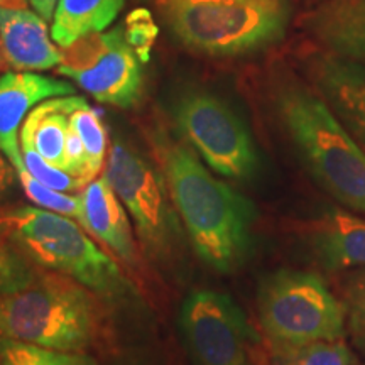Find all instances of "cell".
<instances>
[{"mask_svg": "<svg viewBox=\"0 0 365 365\" xmlns=\"http://www.w3.org/2000/svg\"><path fill=\"white\" fill-rule=\"evenodd\" d=\"M59 0H29V6L33 7V11H36L43 17L44 21L53 19L54 16V9H56Z\"/></svg>", "mask_w": 365, "mask_h": 365, "instance_id": "28", "label": "cell"}, {"mask_svg": "<svg viewBox=\"0 0 365 365\" xmlns=\"http://www.w3.org/2000/svg\"><path fill=\"white\" fill-rule=\"evenodd\" d=\"M17 178H19V182L24 190L27 198L33 202L36 207L49 210V212L61 213V215L70 217L73 220L80 222L81 217V195L75 193H65V191H58L49 188V186L43 185V182L36 180V178L24 170L17 171Z\"/></svg>", "mask_w": 365, "mask_h": 365, "instance_id": "22", "label": "cell"}, {"mask_svg": "<svg viewBox=\"0 0 365 365\" xmlns=\"http://www.w3.org/2000/svg\"><path fill=\"white\" fill-rule=\"evenodd\" d=\"M103 176L134 222L145 252L161 261L171 259L180 247L185 228H181L159 168L130 144L113 139Z\"/></svg>", "mask_w": 365, "mask_h": 365, "instance_id": "7", "label": "cell"}, {"mask_svg": "<svg viewBox=\"0 0 365 365\" xmlns=\"http://www.w3.org/2000/svg\"><path fill=\"white\" fill-rule=\"evenodd\" d=\"M81 195L80 225L107 245L127 266H139V249L132 232L129 213L105 176L90 181Z\"/></svg>", "mask_w": 365, "mask_h": 365, "instance_id": "13", "label": "cell"}, {"mask_svg": "<svg viewBox=\"0 0 365 365\" xmlns=\"http://www.w3.org/2000/svg\"><path fill=\"white\" fill-rule=\"evenodd\" d=\"M21 149L27 171H29L36 180L43 182V185L49 186V188L53 190L65 191V193H80V191L85 188V185L78 180V178L71 176L70 173L59 170V168L44 161L36 150L29 148Z\"/></svg>", "mask_w": 365, "mask_h": 365, "instance_id": "25", "label": "cell"}, {"mask_svg": "<svg viewBox=\"0 0 365 365\" xmlns=\"http://www.w3.org/2000/svg\"><path fill=\"white\" fill-rule=\"evenodd\" d=\"M17 181H19V178H17L16 168L9 161L6 154L0 150V203L9 198V195L16 188Z\"/></svg>", "mask_w": 365, "mask_h": 365, "instance_id": "27", "label": "cell"}, {"mask_svg": "<svg viewBox=\"0 0 365 365\" xmlns=\"http://www.w3.org/2000/svg\"><path fill=\"white\" fill-rule=\"evenodd\" d=\"M0 230L43 271L71 277L100 296L132 291L115 261L70 217L39 207H0Z\"/></svg>", "mask_w": 365, "mask_h": 365, "instance_id": "4", "label": "cell"}, {"mask_svg": "<svg viewBox=\"0 0 365 365\" xmlns=\"http://www.w3.org/2000/svg\"><path fill=\"white\" fill-rule=\"evenodd\" d=\"M308 27L327 51L365 63V0H323Z\"/></svg>", "mask_w": 365, "mask_h": 365, "instance_id": "16", "label": "cell"}, {"mask_svg": "<svg viewBox=\"0 0 365 365\" xmlns=\"http://www.w3.org/2000/svg\"><path fill=\"white\" fill-rule=\"evenodd\" d=\"M124 33L140 61H148L150 48H153L154 39L158 36V29L150 19L149 12L143 11V9H137L132 12L127 19V29Z\"/></svg>", "mask_w": 365, "mask_h": 365, "instance_id": "26", "label": "cell"}, {"mask_svg": "<svg viewBox=\"0 0 365 365\" xmlns=\"http://www.w3.org/2000/svg\"><path fill=\"white\" fill-rule=\"evenodd\" d=\"M149 143L196 255L218 272L235 271L252 245L254 205L213 176L198 154L170 132L154 127Z\"/></svg>", "mask_w": 365, "mask_h": 365, "instance_id": "1", "label": "cell"}, {"mask_svg": "<svg viewBox=\"0 0 365 365\" xmlns=\"http://www.w3.org/2000/svg\"><path fill=\"white\" fill-rule=\"evenodd\" d=\"M345 328L354 345L365 354V267L345 277L341 284Z\"/></svg>", "mask_w": 365, "mask_h": 365, "instance_id": "23", "label": "cell"}, {"mask_svg": "<svg viewBox=\"0 0 365 365\" xmlns=\"http://www.w3.org/2000/svg\"><path fill=\"white\" fill-rule=\"evenodd\" d=\"M125 6V0H59L54 9L51 38L59 48H70L76 41L103 33Z\"/></svg>", "mask_w": 365, "mask_h": 365, "instance_id": "18", "label": "cell"}, {"mask_svg": "<svg viewBox=\"0 0 365 365\" xmlns=\"http://www.w3.org/2000/svg\"><path fill=\"white\" fill-rule=\"evenodd\" d=\"M309 244L328 271L365 267V222L333 210L309 227Z\"/></svg>", "mask_w": 365, "mask_h": 365, "instance_id": "15", "label": "cell"}, {"mask_svg": "<svg viewBox=\"0 0 365 365\" xmlns=\"http://www.w3.org/2000/svg\"><path fill=\"white\" fill-rule=\"evenodd\" d=\"M39 267L31 264L0 230V293L19 289L27 284Z\"/></svg>", "mask_w": 365, "mask_h": 365, "instance_id": "24", "label": "cell"}, {"mask_svg": "<svg viewBox=\"0 0 365 365\" xmlns=\"http://www.w3.org/2000/svg\"><path fill=\"white\" fill-rule=\"evenodd\" d=\"M259 323L269 346L341 340L344 303L313 272L281 269L269 274L257 293Z\"/></svg>", "mask_w": 365, "mask_h": 365, "instance_id": "6", "label": "cell"}, {"mask_svg": "<svg viewBox=\"0 0 365 365\" xmlns=\"http://www.w3.org/2000/svg\"><path fill=\"white\" fill-rule=\"evenodd\" d=\"M29 4V0H0V7L9 9H24Z\"/></svg>", "mask_w": 365, "mask_h": 365, "instance_id": "29", "label": "cell"}, {"mask_svg": "<svg viewBox=\"0 0 365 365\" xmlns=\"http://www.w3.org/2000/svg\"><path fill=\"white\" fill-rule=\"evenodd\" d=\"M7 68H9V65H7L6 58H4L2 46H0V75H2V73H6V71H7Z\"/></svg>", "mask_w": 365, "mask_h": 365, "instance_id": "30", "label": "cell"}, {"mask_svg": "<svg viewBox=\"0 0 365 365\" xmlns=\"http://www.w3.org/2000/svg\"><path fill=\"white\" fill-rule=\"evenodd\" d=\"M185 143L212 171L230 180H249L259 170L252 135L234 108L212 91L190 88L171 108Z\"/></svg>", "mask_w": 365, "mask_h": 365, "instance_id": "8", "label": "cell"}, {"mask_svg": "<svg viewBox=\"0 0 365 365\" xmlns=\"http://www.w3.org/2000/svg\"><path fill=\"white\" fill-rule=\"evenodd\" d=\"M61 51L56 71L97 102L130 108L143 97L140 58L120 27L86 36Z\"/></svg>", "mask_w": 365, "mask_h": 365, "instance_id": "9", "label": "cell"}, {"mask_svg": "<svg viewBox=\"0 0 365 365\" xmlns=\"http://www.w3.org/2000/svg\"><path fill=\"white\" fill-rule=\"evenodd\" d=\"M0 365H97V362L83 352L44 349L0 336Z\"/></svg>", "mask_w": 365, "mask_h": 365, "instance_id": "21", "label": "cell"}, {"mask_svg": "<svg viewBox=\"0 0 365 365\" xmlns=\"http://www.w3.org/2000/svg\"><path fill=\"white\" fill-rule=\"evenodd\" d=\"M274 110L314 180L341 205L365 213V153L312 86L281 76Z\"/></svg>", "mask_w": 365, "mask_h": 365, "instance_id": "2", "label": "cell"}, {"mask_svg": "<svg viewBox=\"0 0 365 365\" xmlns=\"http://www.w3.org/2000/svg\"><path fill=\"white\" fill-rule=\"evenodd\" d=\"M314 90L340 122L365 144V66L330 51L309 59Z\"/></svg>", "mask_w": 365, "mask_h": 365, "instance_id": "12", "label": "cell"}, {"mask_svg": "<svg viewBox=\"0 0 365 365\" xmlns=\"http://www.w3.org/2000/svg\"><path fill=\"white\" fill-rule=\"evenodd\" d=\"M269 365H354L355 357L341 340L313 341L304 345L269 346Z\"/></svg>", "mask_w": 365, "mask_h": 365, "instance_id": "20", "label": "cell"}, {"mask_svg": "<svg viewBox=\"0 0 365 365\" xmlns=\"http://www.w3.org/2000/svg\"><path fill=\"white\" fill-rule=\"evenodd\" d=\"M80 97L48 98L36 105L21 127V148L36 150L44 161L65 171L70 113Z\"/></svg>", "mask_w": 365, "mask_h": 365, "instance_id": "17", "label": "cell"}, {"mask_svg": "<svg viewBox=\"0 0 365 365\" xmlns=\"http://www.w3.org/2000/svg\"><path fill=\"white\" fill-rule=\"evenodd\" d=\"M168 24L191 51L242 56L284 36L287 0H164Z\"/></svg>", "mask_w": 365, "mask_h": 365, "instance_id": "5", "label": "cell"}, {"mask_svg": "<svg viewBox=\"0 0 365 365\" xmlns=\"http://www.w3.org/2000/svg\"><path fill=\"white\" fill-rule=\"evenodd\" d=\"M70 125L85 145L88 181H93L102 173L108 156V134L102 113L80 97L70 113Z\"/></svg>", "mask_w": 365, "mask_h": 365, "instance_id": "19", "label": "cell"}, {"mask_svg": "<svg viewBox=\"0 0 365 365\" xmlns=\"http://www.w3.org/2000/svg\"><path fill=\"white\" fill-rule=\"evenodd\" d=\"M180 328L191 365H255L254 331L228 294L190 293L181 307Z\"/></svg>", "mask_w": 365, "mask_h": 365, "instance_id": "10", "label": "cell"}, {"mask_svg": "<svg viewBox=\"0 0 365 365\" xmlns=\"http://www.w3.org/2000/svg\"><path fill=\"white\" fill-rule=\"evenodd\" d=\"M46 22L27 7H0V46L9 68L16 71H46L59 66L63 51L49 38Z\"/></svg>", "mask_w": 365, "mask_h": 365, "instance_id": "14", "label": "cell"}, {"mask_svg": "<svg viewBox=\"0 0 365 365\" xmlns=\"http://www.w3.org/2000/svg\"><path fill=\"white\" fill-rule=\"evenodd\" d=\"M75 95V86L34 71H6L0 75V150L24 170L21 149V127L36 105L48 98Z\"/></svg>", "mask_w": 365, "mask_h": 365, "instance_id": "11", "label": "cell"}, {"mask_svg": "<svg viewBox=\"0 0 365 365\" xmlns=\"http://www.w3.org/2000/svg\"><path fill=\"white\" fill-rule=\"evenodd\" d=\"M103 308L98 294L63 274L39 269L19 289L0 293V336L83 352L97 340Z\"/></svg>", "mask_w": 365, "mask_h": 365, "instance_id": "3", "label": "cell"}]
</instances>
